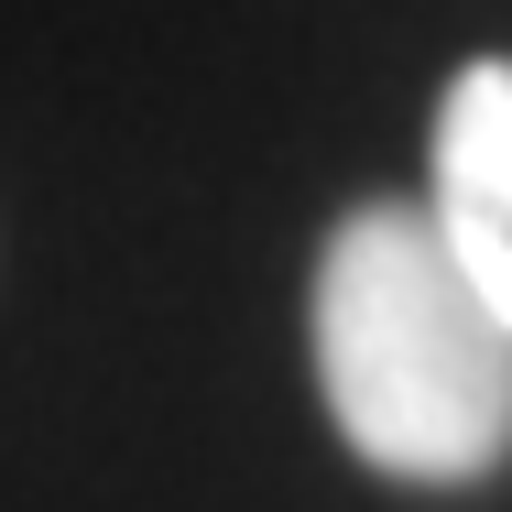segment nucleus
Returning <instances> with one entry per match:
<instances>
[{
    "label": "nucleus",
    "instance_id": "f03ea898",
    "mask_svg": "<svg viewBox=\"0 0 512 512\" xmlns=\"http://www.w3.org/2000/svg\"><path fill=\"white\" fill-rule=\"evenodd\" d=\"M425 218H436L447 262L480 284V306L512 327V55H480L447 77Z\"/></svg>",
    "mask_w": 512,
    "mask_h": 512
},
{
    "label": "nucleus",
    "instance_id": "f257e3e1",
    "mask_svg": "<svg viewBox=\"0 0 512 512\" xmlns=\"http://www.w3.org/2000/svg\"><path fill=\"white\" fill-rule=\"evenodd\" d=\"M316 382L338 436L393 480L447 491L512 458V327L404 197L349 207L316 262Z\"/></svg>",
    "mask_w": 512,
    "mask_h": 512
}]
</instances>
